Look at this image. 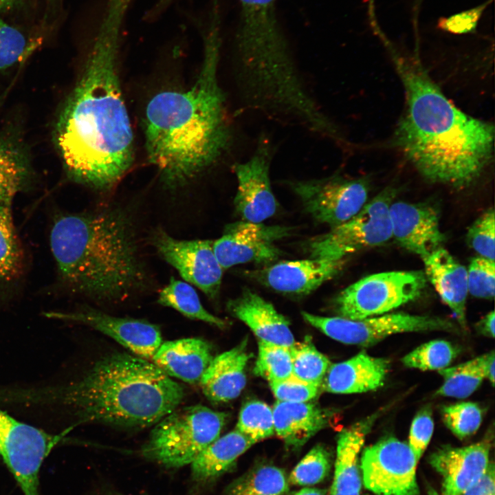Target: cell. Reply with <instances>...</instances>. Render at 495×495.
Segmentation results:
<instances>
[{"label":"cell","mask_w":495,"mask_h":495,"mask_svg":"<svg viewBox=\"0 0 495 495\" xmlns=\"http://www.w3.org/2000/svg\"><path fill=\"white\" fill-rule=\"evenodd\" d=\"M98 33L58 116L54 138L69 177L105 190L131 166L133 138L117 72V28Z\"/></svg>","instance_id":"obj_1"},{"label":"cell","mask_w":495,"mask_h":495,"mask_svg":"<svg viewBox=\"0 0 495 495\" xmlns=\"http://www.w3.org/2000/svg\"><path fill=\"white\" fill-rule=\"evenodd\" d=\"M214 12L205 38L201 71L187 91H164L148 102L146 146L151 162L170 188L181 186L213 165L229 148L232 134L226 95L218 79L220 36Z\"/></svg>","instance_id":"obj_2"},{"label":"cell","mask_w":495,"mask_h":495,"mask_svg":"<svg viewBox=\"0 0 495 495\" xmlns=\"http://www.w3.org/2000/svg\"><path fill=\"white\" fill-rule=\"evenodd\" d=\"M184 395L183 388L154 363L125 353L101 358L65 384L0 386V403L54 407L78 423L135 429L155 424L177 408Z\"/></svg>","instance_id":"obj_3"},{"label":"cell","mask_w":495,"mask_h":495,"mask_svg":"<svg viewBox=\"0 0 495 495\" xmlns=\"http://www.w3.org/2000/svg\"><path fill=\"white\" fill-rule=\"evenodd\" d=\"M390 52L406 96L396 146L427 180L470 186L491 158L493 125L458 109L418 62Z\"/></svg>","instance_id":"obj_4"},{"label":"cell","mask_w":495,"mask_h":495,"mask_svg":"<svg viewBox=\"0 0 495 495\" xmlns=\"http://www.w3.org/2000/svg\"><path fill=\"white\" fill-rule=\"evenodd\" d=\"M131 216L118 207L58 215L50 233L60 278L73 292L104 302L143 289L147 274Z\"/></svg>","instance_id":"obj_5"},{"label":"cell","mask_w":495,"mask_h":495,"mask_svg":"<svg viewBox=\"0 0 495 495\" xmlns=\"http://www.w3.org/2000/svg\"><path fill=\"white\" fill-rule=\"evenodd\" d=\"M236 77L255 86L279 84L296 65L278 21L276 0H238Z\"/></svg>","instance_id":"obj_6"},{"label":"cell","mask_w":495,"mask_h":495,"mask_svg":"<svg viewBox=\"0 0 495 495\" xmlns=\"http://www.w3.org/2000/svg\"><path fill=\"white\" fill-rule=\"evenodd\" d=\"M226 418L202 405L175 409L155 424L142 454L167 468L191 464L219 437Z\"/></svg>","instance_id":"obj_7"},{"label":"cell","mask_w":495,"mask_h":495,"mask_svg":"<svg viewBox=\"0 0 495 495\" xmlns=\"http://www.w3.org/2000/svg\"><path fill=\"white\" fill-rule=\"evenodd\" d=\"M427 283L421 270L391 271L365 276L334 300L339 316L358 320L387 314L418 298Z\"/></svg>","instance_id":"obj_8"},{"label":"cell","mask_w":495,"mask_h":495,"mask_svg":"<svg viewBox=\"0 0 495 495\" xmlns=\"http://www.w3.org/2000/svg\"><path fill=\"white\" fill-rule=\"evenodd\" d=\"M395 191L387 188L347 221L312 239L307 245L311 258L344 260L361 250L384 244L392 239L389 207Z\"/></svg>","instance_id":"obj_9"},{"label":"cell","mask_w":495,"mask_h":495,"mask_svg":"<svg viewBox=\"0 0 495 495\" xmlns=\"http://www.w3.org/2000/svg\"><path fill=\"white\" fill-rule=\"evenodd\" d=\"M303 319L331 338L346 344L370 346L386 337L399 333L443 331L456 333L457 326L437 316L404 313L384 314L352 320L325 317L302 311Z\"/></svg>","instance_id":"obj_10"},{"label":"cell","mask_w":495,"mask_h":495,"mask_svg":"<svg viewBox=\"0 0 495 495\" xmlns=\"http://www.w3.org/2000/svg\"><path fill=\"white\" fill-rule=\"evenodd\" d=\"M64 434L47 433L0 409V459L13 475L23 495H40L41 466Z\"/></svg>","instance_id":"obj_11"},{"label":"cell","mask_w":495,"mask_h":495,"mask_svg":"<svg viewBox=\"0 0 495 495\" xmlns=\"http://www.w3.org/2000/svg\"><path fill=\"white\" fill-rule=\"evenodd\" d=\"M289 184L306 211L331 228L353 217L367 203L369 187L364 178H348L335 173Z\"/></svg>","instance_id":"obj_12"},{"label":"cell","mask_w":495,"mask_h":495,"mask_svg":"<svg viewBox=\"0 0 495 495\" xmlns=\"http://www.w3.org/2000/svg\"><path fill=\"white\" fill-rule=\"evenodd\" d=\"M417 463L408 443L385 437L363 450L360 464L362 483L375 495H420Z\"/></svg>","instance_id":"obj_13"},{"label":"cell","mask_w":495,"mask_h":495,"mask_svg":"<svg viewBox=\"0 0 495 495\" xmlns=\"http://www.w3.org/2000/svg\"><path fill=\"white\" fill-rule=\"evenodd\" d=\"M274 151L270 138L263 135L248 160L233 164L237 180L234 205L243 221L262 223L276 212L270 177Z\"/></svg>","instance_id":"obj_14"},{"label":"cell","mask_w":495,"mask_h":495,"mask_svg":"<svg viewBox=\"0 0 495 495\" xmlns=\"http://www.w3.org/2000/svg\"><path fill=\"white\" fill-rule=\"evenodd\" d=\"M151 243L187 283L208 298L217 297L223 269L214 254L212 241L179 240L158 228L152 234Z\"/></svg>","instance_id":"obj_15"},{"label":"cell","mask_w":495,"mask_h":495,"mask_svg":"<svg viewBox=\"0 0 495 495\" xmlns=\"http://www.w3.org/2000/svg\"><path fill=\"white\" fill-rule=\"evenodd\" d=\"M290 231L286 226L234 222L226 226L222 236L213 241L214 252L223 270L246 263H270L282 254L275 242Z\"/></svg>","instance_id":"obj_16"},{"label":"cell","mask_w":495,"mask_h":495,"mask_svg":"<svg viewBox=\"0 0 495 495\" xmlns=\"http://www.w3.org/2000/svg\"><path fill=\"white\" fill-rule=\"evenodd\" d=\"M45 316L91 327L146 360L152 358L162 343L159 328L142 320L112 316L91 309L50 311Z\"/></svg>","instance_id":"obj_17"},{"label":"cell","mask_w":495,"mask_h":495,"mask_svg":"<svg viewBox=\"0 0 495 495\" xmlns=\"http://www.w3.org/2000/svg\"><path fill=\"white\" fill-rule=\"evenodd\" d=\"M392 238L403 248L421 258L442 247L438 210L428 204L392 202L389 207Z\"/></svg>","instance_id":"obj_18"},{"label":"cell","mask_w":495,"mask_h":495,"mask_svg":"<svg viewBox=\"0 0 495 495\" xmlns=\"http://www.w3.org/2000/svg\"><path fill=\"white\" fill-rule=\"evenodd\" d=\"M344 262L316 258L283 261L256 271L254 276L276 292L304 295L339 274Z\"/></svg>","instance_id":"obj_19"},{"label":"cell","mask_w":495,"mask_h":495,"mask_svg":"<svg viewBox=\"0 0 495 495\" xmlns=\"http://www.w3.org/2000/svg\"><path fill=\"white\" fill-rule=\"evenodd\" d=\"M490 444L482 441L468 446H443L430 456L432 467L441 476L443 495H461L483 474Z\"/></svg>","instance_id":"obj_20"},{"label":"cell","mask_w":495,"mask_h":495,"mask_svg":"<svg viewBox=\"0 0 495 495\" xmlns=\"http://www.w3.org/2000/svg\"><path fill=\"white\" fill-rule=\"evenodd\" d=\"M227 309L248 326L260 341L288 348L295 343L287 318L251 289L244 288L238 297L228 302Z\"/></svg>","instance_id":"obj_21"},{"label":"cell","mask_w":495,"mask_h":495,"mask_svg":"<svg viewBox=\"0 0 495 495\" xmlns=\"http://www.w3.org/2000/svg\"><path fill=\"white\" fill-rule=\"evenodd\" d=\"M390 361L362 351L344 362L330 364L323 379V389L338 394L360 393L382 386Z\"/></svg>","instance_id":"obj_22"},{"label":"cell","mask_w":495,"mask_h":495,"mask_svg":"<svg viewBox=\"0 0 495 495\" xmlns=\"http://www.w3.org/2000/svg\"><path fill=\"white\" fill-rule=\"evenodd\" d=\"M422 259L427 280L454 313L459 325L466 329L467 269L443 247Z\"/></svg>","instance_id":"obj_23"},{"label":"cell","mask_w":495,"mask_h":495,"mask_svg":"<svg viewBox=\"0 0 495 495\" xmlns=\"http://www.w3.org/2000/svg\"><path fill=\"white\" fill-rule=\"evenodd\" d=\"M248 340L213 358L199 383L205 396L213 402H227L241 394L246 384L250 358Z\"/></svg>","instance_id":"obj_24"},{"label":"cell","mask_w":495,"mask_h":495,"mask_svg":"<svg viewBox=\"0 0 495 495\" xmlns=\"http://www.w3.org/2000/svg\"><path fill=\"white\" fill-rule=\"evenodd\" d=\"M378 415L377 412L340 432L330 495H360L362 481L359 455Z\"/></svg>","instance_id":"obj_25"},{"label":"cell","mask_w":495,"mask_h":495,"mask_svg":"<svg viewBox=\"0 0 495 495\" xmlns=\"http://www.w3.org/2000/svg\"><path fill=\"white\" fill-rule=\"evenodd\" d=\"M152 359L169 377L196 384L199 382L213 357L207 342L188 338L162 342Z\"/></svg>","instance_id":"obj_26"},{"label":"cell","mask_w":495,"mask_h":495,"mask_svg":"<svg viewBox=\"0 0 495 495\" xmlns=\"http://www.w3.org/2000/svg\"><path fill=\"white\" fill-rule=\"evenodd\" d=\"M276 434L287 446L298 448L329 424L331 412L314 403L276 401L273 408Z\"/></svg>","instance_id":"obj_27"},{"label":"cell","mask_w":495,"mask_h":495,"mask_svg":"<svg viewBox=\"0 0 495 495\" xmlns=\"http://www.w3.org/2000/svg\"><path fill=\"white\" fill-rule=\"evenodd\" d=\"M254 443L237 429L219 437L191 463L192 478L199 483L217 478Z\"/></svg>","instance_id":"obj_28"},{"label":"cell","mask_w":495,"mask_h":495,"mask_svg":"<svg viewBox=\"0 0 495 495\" xmlns=\"http://www.w3.org/2000/svg\"><path fill=\"white\" fill-rule=\"evenodd\" d=\"M32 178L30 155L16 132L0 135V198H12Z\"/></svg>","instance_id":"obj_29"},{"label":"cell","mask_w":495,"mask_h":495,"mask_svg":"<svg viewBox=\"0 0 495 495\" xmlns=\"http://www.w3.org/2000/svg\"><path fill=\"white\" fill-rule=\"evenodd\" d=\"M12 199L0 198V289L16 282L23 269V252L12 218Z\"/></svg>","instance_id":"obj_30"},{"label":"cell","mask_w":495,"mask_h":495,"mask_svg":"<svg viewBox=\"0 0 495 495\" xmlns=\"http://www.w3.org/2000/svg\"><path fill=\"white\" fill-rule=\"evenodd\" d=\"M157 302L177 310L186 317L201 320L219 328L226 323L208 312L201 305L195 289L188 283L171 277L168 284L160 292Z\"/></svg>","instance_id":"obj_31"},{"label":"cell","mask_w":495,"mask_h":495,"mask_svg":"<svg viewBox=\"0 0 495 495\" xmlns=\"http://www.w3.org/2000/svg\"><path fill=\"white\" fill-rule=\"evenodd\" d=\"M289 483L283 470L265 465L255 468L234 481L224 495H283Z\"/></svg>","instance_id":"obj_32"},{"label":"cell","mask_w":495,"mask_h":495,"mask_svg":"<svg viewBox=\"0 0 495 495\" xmlns=\"http://www.w3.org/2000/svg\"><path fill=\"white\" fill-rule=\"evenodd\" d=\"M292 376L317 386H321L330 361L314 345L309 336L290 348Z\"/></svg>","instance_id":"obj_33"},{"label":"cell","mask_w":495,"mask_h":495,"mask_svg":"<svg viewBox=\"0 0 495 495\" xmlns=\"http://www.w3.org/2000/svg\"><path fill=\"white\" fill-rule=\"evenodd\" d=\"M438 371L443 382L435 395L464 399L471 395L485 379L475 359Z\"/></svg>","instance_id":"obj_34"},{"label":"cell","mask_w":495,"mask_h":495,"mask_svg":"<svg viewBox=\"0 0 495 495\" xmlns=\"http://www.w3.org/2000/svg\"><path fill=\"white\" fill-rule=\"evenodd\" d=\"M459 350L452 343L434 340L424 343L406 354L403 364L422 371L441 370L448 367L456 358Z\"/></svg>","instance_id":"obj_35"},{"label":"cell","mask_w":495,"mask_h":495,"mask_svg":"<svg viewBox=\"0 0 495 495\" xmlns=\"http://www.w3.org/2000/svg\"><path fill=\"white\" fill-rule=\"evenodd\" d=\"M254 373L269 382L292 377V358L290 349L259 340Z\"/></svg>","instance_id":"obj_36"},{"label":"cell","mask_w":495,"mask_h":495,"mask_svg":"<svg viewBox=\"0 0 495 495\" xmlns=\"http://www.w3.org/2000/svg\"><path fill=\"white\" fill-rule=\"evenodd\" d=\"M256 443L274 433L272 408L259 400L246 402L241 408L236 428Z\"/></svg>","instance_id":"obj_37"},{"label":"cell","mask_w":495,"mask_h":495,"mask_svg":"<svg viewBox=\"0 0 495 495\" xmlns=\"http://www.w3.org/2000/svg\"><path fill=\"white\" fill-rule=\"evenodd\" d=\"M34 45L21 30L0 16V75L25 60Z\"/></svg>","instance_id":"obj_38"},{"label":"cell","mask_w":495,"mask_h":495,"mask_svg":"<svg viewBox=\"0 0 495 495\" xmlns=\"http://www.w3.org/2000/svg\"><path fill=\"white\" fill-rule=\"evenodd\" d=\"M331 463L328 450L322 445H316L295 466L289 481L300 486L317 484L327 476Z\"/></svg>","instance_id":"obj_39"},{"label":"cell","mask_w":495,"mask_h":495,"mask_svg":"<svg viewBox=\"0 0 495 495\" xmlns=\"http://www.w3.org/2000/svg\"><path fill=\"white\" fill-rule=\"evenodd\" d=\"M441 417L446 427L459 439L474 434L482 421V410L473 402H460L445 406Z\"/></svg>","instance_id":"obj_40"},{"label":"cell","mask_w":495,"mask_h":495,"mask_svg":"<svg viewBox=\"0 0 495 495\" xmlns=\"http://www.w3.org/2000/svg\"><path fill=\"white\" fill-rule=\"evenodd\" d=\"M468 273V293L478 298L493 299L495 294V262L480 256L470 261Z\"/></svg>","instance_id":"obj_41"},{"label":"cell","mask_w":495,"mask_h":495,"mask_svg":"<svg viewBox=\"0 0 495 495\" xmlns=\"http://www.w3.org/2000/svg\"><path fill=\"white\" fill-rule=\"evenodd\" d=\"M495 214L492 208L487 209L468 228L467 242L480 256L495 258Z\"/></svg>","instance_id":"obj_42"},{"label":"cell","mask_w":495,"mask_h":495,"mask_svg":"<svg viewBox=\"0 0 495 495\" xmlns=\"http://www.w3.org/2000/svg\"><path fill=\"white\" fill-rule=\"evenodd\" d=\"M270 386L279 402H310L319 393V386L305 382L293 376L283 380L271 382Z\"/></svg>","instance_id":"obj_43"},{"label":"cell","mask_w":495,"mask_h":495,"mask_svg":"<svg viewBox=\"0 0 495 495\" xmlns=\"http://www.w3.org/2000/svg\"><path fill=\"white\" fill-rule=\"evenodd\" d=\"M434 421L430 407L422 408L415 417L410 430L408 446L419 461L433 433Z\"/></svg>","instance_id":"obj_44"},{"label":"cell","mask_w":495,"mask_h":495,"mask_svg":"<svg viewBox=\"0 0 495 495\" xmlns=\"http://www.w3.org/2000/svg\"><path fill=\"white\" fill-rule=\"evenodd\" d=\"M488 4L489 1L448 18H441L438 22V28L456 34L472 32Z\"/></svg>","instance_id":"obj_45"},{"label":"cell","mask_w":495,"mask_h":495,"mask_svg":"<svg viewBox=\"0 0 495 495\" xmlns=\"http://www.w3.org/2000/svg\"><path fill=\"white\" fill-rule=\"evenodd\" d=\"M494 480V465L489 463L480 478L461 495H495Z\"/></svg>","instance_id":"obj_46"},{"label":"cell","mask_w":495,"mask_h":495,"mask_svg":"<svg viewBox=\"0 0 495 495\" xmlns=\"http://www.w3.org/2000/svg\"><path fill=\"white\" fill-rule=\"evenodd\" d=\"M475 359L476 364L485 379L488 380L492 386L494 384L495 354L491 351L480 355Z\"/></svg>","instance_id":"obj_47"},{"label":"cell","mask_w":495,"mask_h":495,"mask_svg":"<svg viewBox=\"0 0 495 495\" xmlns=\"http://www.w3.org/2000/svg\"><path fill=\"white\" fill-rule=\"evenodd\" d=\"M494 326L495 314L494 311H492L476 324V329L484 336L494 338L495 331Z\"/></svg>","instance_id":"obj_48"},{"label":"cell","mask_w":495,"mask_h":495,"mask_svg":"<svg viewBox=\"0 0 495 495\" xmlns=\"http://www.w3.org/2000/svg\"><path fill=\"white\" fill-rule=\"evenodd\" d=\"M25 0H0V16L21 8Z\"/></svg>","instance_id":"obj_49"},{"label":"cell","mask_w":495,"mask_h":495,"mask_svg":"<svg viewBox=\"0 0 495 495\" xmlns=\"http://www.w3.org/2000/svg\"><path fill=\"white\" fill-rule=\"evenodd\" d=\"M294 495H325V492L317 488L305 487Z\"/></svg>","instance_id":"obj_50"},{"label":"cell","mask_w":495,"mask_h":495,"mask_svg":"<svg viewBox=\"0 0 495 495\" xmlns=\"http://www.w3.org/2000/svg\"><path fill=\"white\" fill-rule=\"evenodd\" d=\"M428 495H440L435 490H434L433 488H431V487L428 488ZM441 495H443V494H441Z\"/></svg>","instance_id":"obj_51"},{"label":"cell","mask_w":495,"mask_h":495,"mask_svg":"<svg viewBox=\"0 0 495 495\" xmlns=\"http://www.w3.org/2000/svg\"><path fill=\"white\" fill-rule=\"evenodd\" d=\"M49 1L51 2V1H56V0H49Z\"/></svg>","instance_id":"obj_52"},{"label":"cell","mask_w":495,"mask_h":495,"mask_svg":"<svg viewBox=\"0 0 495 495\" xmlns=\"http://www.w3.org/2000/svg\"><path fill=\"white\" fill-rule=\"evenodd\" d=\"M111 495H120V494H111Z\"/></svg>","instance_id":"obj_53"}]
</instances>
